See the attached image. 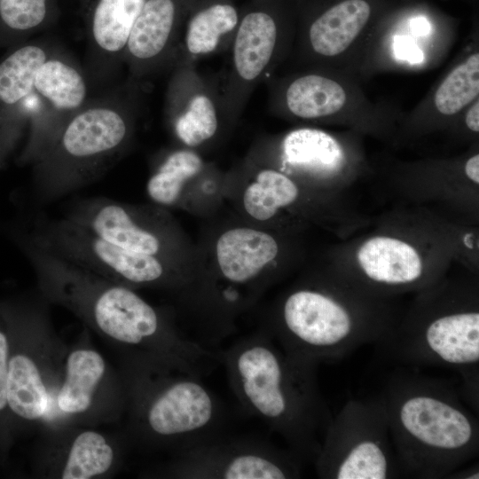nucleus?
I'll use <instances>...</instances> for the list:
<instances>
[{
    "label": "nucleus",
    "mask_w": 479,
    "mask_h": 479,
    "mask_svg": "<svg viewBox=\"0 0 479 479\" xmlns=\"http://www.w3.org/2000/svg\"><path fill=\"white\" fill-rule=\"evenodd\" d=\"M12 241L35 274L39 294L124 352L199 377L220 364L218 351L184 337L133 288L109 280L34 244L9 226Z\"/></svg>",
    "instance_id": "nucleus-1"
},
{
    "label": "nucleus",
    "mask_w": 479,
    "mask_h": 479,
    "mask_svg": "<svg viewBox=\"0 0 479 479\" xmlns=\"http://www.w3.org/2000/svg\"><path fill=\"white\" fill-rule=\"evenodd\" d=\"M218 352L245 412L279 434L303 463L314 462L333 418L319 389L318 365L286 351L268 330Z\"/></svg>",
    "instance_id": "nucleus-2"
},
{
    "label": "nucleus",
    "mask_w": 479,
    "mask_h": 479,
    "mask_svg": "<svg viewBox=\"0 0 479 479\" xmlns=\"http://www.w3.org/2000/svg\"><path fill=\"white\" fill-rule=\"evenodd\" d=\"M379 396L403 475L448 478L477 457L478 419L450 381L402 366Z\"/></svg>",
    "instance_id": "nucleus-3"
},
{
    "label": "nucleus",
    "mask_w": 479,
    "mask_h": 479,
    "mask_svg": "<svg viewBox=\"0 0 479 479\" xmlns=\"http://www.w3.org/2000/svg\"><path fill=\"white\" fill-rule=\"evenodd\" d=\"M401 315L390 298L369 294L334 271L287 292L267 330L286 351L318 365L381 345Z\"/></svg>",
    "instance_id": "nucleus-4"
},
{
    "label": "nucleus",
    "mask_w": 479,
    "mask_h": 479,
    "mask_svg": "<svg viewBox=\"0 0 479 479\" xmlns=\"http://www.w3.org/2000/svg\"><path fill=\"white\" fill-rule=\"evenodd\" d=\"M140 82L90 98L67 116L37 150L32 167L34 201L44 206L87 187L124 155L141 110Z\"/></svg>",
    "instance_id": "nucleus-5"
},
{
    "label": "nucleus",
    "mask_w": 479,
    "mask_h": 479,
    "mask_svg": "<svg viewBox=\"0 0 479 479\" xmlns=\"http://www.w3.org/2000/svg\"><path fill=\"white\" fill-rule=\"evenodd\" d=\"M49 39L28 40L0 59V170L27 128L20 153L27 161L69 114L89 98L79 65Z\"/></svg>",
    "instance_id": "nucleus-6"
},
{
    "label": "nucleus",
    "mask_w": 479,
    "mask_h": 479,
    "mask_svg": "<svg viewBox=\"0 0 479 479\" xmlns=\"http://www.w3.org/2000/svg\"><path fill=\"white\" fill-rule=\"evenodd\" d=\"M376 348L402 366L456 372L461 380V397L478 412L479 297L475 280L444 277L417 292L391 335Z\"/></svg>",
    "instance_id": "nucleus-7"
},
{
    "label": "nucleus",
    "mask_w": 479,
    "mask_h": 479,
    "mask_svg": "<svg viewBox=\"0 0 479 479\" xmlns=\"http://www.w3.org/2000/svg\"><path fill=\"white\" fill-rule=\"evenodd\" d=\"M121 377L129 436L173 452L224 432L227 412L201 377L141 357H125Z\"/></svg>",
    "instance_id": "nucleus-8"
},
{
    "label": "nucleus",
    "mask_w": 479,
    "mask_h": 479,
    "mask_svg": "<svg viewBox=\"0 0 479 479\" xmlns=\"http://www.w3.org/2000/svg\"><path fill=\"white\" fill-rule=\"evenodd\" d=\"M361 82L335 69L300 68L269 81V111L288 121L342 126L393 142L404 112L370 99Z\"/></svg>",
    "instance_id": "nucleus-9"
},
{
    "label": "nucleus",
    "mask_w": 479,
    "mask_h": 479,
    "mask_svg": "<svg viewBox=\"0 0 479 479\" xmlns=\"http://www.w3.org/2000/svg\"><path fill=\"white\" fill-rule=\"evenodd\" d=\"M296 32L294 0H249L218 77L225 124H235L253 91L292 52Z\"/></svg>",
    "instance_id": "nucleus-10"
},
{
    "label": "nucleus",
    "mask_w": 479,
    "mask_h": 479,
    "mask_svg": "<svg viewBox=\"0 0 479 479\" xmlns=\"http://www.w3.org/2000/svg\"><path fill=\"white\" fill-rule=\"evenodd\" d=\"M48 304L39 294L36 301L15 305L22 340L11 350L7 381L9 410L45 431L56 427L55 397L67 349L53 331Z\"/></svg>",
    "instance_id": "nucleus-11"
},
{
    "label": "nucleus",
    "mask_w": 479,
    "mask_h": 479,
    "mask_svg": "<svg viewBox=\"0 0 479 479\" xmlns=\"http://www.w3.org/2000/svg\"><path fill=\"white\" fill-rule=\"evenodd\" d=\"M39 247L97 275L134 289L181 284L170 263L115 246L63 216L36 211L11 224Z\"/></svg>",
    "instance_id": "nucleus-12"
},
{
    "label": "nucleus",
    "mask_w": 479,
    "mask_h": 479,
    "mask_svg": "<svg viewBox=\"0 0 479 479\" xmlns=\"http://www.w3.org/2000/svg\"><path fill=\"white\" fill-rule=\"evenodd\" d=\"M296 32L291 54L300 68L335 69L357 77L381 20L377 0H294Z\"/></svg>",
    "instance_id": "nucleus-13"
},
{
    "label": "nucleus",
    "mask_w": 479,
    "mask_h": 479,
    "mask_svg": "<svg viewBox=\"0 0 479 479\" xmlns=\"http://www.w3.org/2000/svg\"><path fill=\"white\" fill-rule=\"evenodd\" d=\"M444 242L404 232H377L357 240L348 261L334 270L351 284L373 295L391 298L419 292L444 277Z\"/></svg>",
    "instance_id": "nucleus-14"
},
{
    "label": "nucleus",
    "mask_w": 479,
    "mask_h": 479,
    "mask_svg": "<svg viewBox=\"0 0 479 479\" xmlns=\"http://www.w3.org/2000/svg\"><path fill=\"white\" fill-rule=\"evenodd\" d=\"M323 479H388L404 475L379 395L350 399L332 418L314 460Z\"/></svg>",
    "instance_id": "nucleus-15"
},
{
    "label": "nucleus",
    "mask_w": 479,
    "mask_h": 479,
    "mask_svg": "<svg viewBox=\"0 0 479 479\" xmlns=\"http://www.w3.org/2000/svg\"><path fill=\"white\" fill-rule=\"evenodd\" d=\"M303 462L288 448L224 432L174 452L161 475L180 479H293Z\"/></svg>",
    "instance_id": "nucleus-16"
},
{
    "label": "nucleus",
    "mask_w": 479,
    "mask_h": 479,
    "mask_svg": "<svg viewBox=\"0 0 479 479\" xmlns=\"http://www.w3.org/2000/svg\"><path fill=\"white\" fill-rule=\"evenodd\" d=\"M125 411V391L104 357L87 344L67 349L55 397L56 428L116 420Z\"/></svg>",
    "instance_id": "nucleus-17"
},
{
    "label": "nucleus",
    "mask_w": 479,
    "mask_h": 479,
    "mask_svg": "<svg viewBox=\"0 0 479 479\" xmlns=\"http://www.w3.org/2000/svg\"><path fill=\"white\" fill-rule=\"evenodd\" d=\"M361 136L336 134L316 127L293 129L278 138L279 170L316 185L342 190L366 169L360 145Z\"/></svg>",
    "instance_id": "nucleus-18"
},
{
    "label": "nucleus",
    "mask_w": 479,
    "mask_h": 479,
    "mask_svg": "<svg viewBox=\"0 0 479 479\" xmlns=\"http://www.w3.org/2000/svg\"><path fill=\"white\" fill-rule=\"evenodd\" d=\"M61 216L128 251L166 262L170 255L169 224L154 211L95 196L70 201Z\"/></svg>",
    "instance_id": "nucleus-19"
},
{
    "label": "nucleus",
    "mask_w": 479,
    "mask_h": 479,
    "mask_svg": "<svg viewBox=\"0 0 479 479\" xmlns=\"http://www.w3.org/2000/svg\"><path fill=\"white\" fill-rule=\"evenodd\" d=\"M454 33L428 15L415 12L383 19L376 27L363 57L357 76L379 71L426 69L441 61L453 42Z\"/></svg>",
    "instance_id": "nucleus-20"
},
{
    "label": "nucleus",
    "mask_w": 479,
    "mask_h": 479,
    "mask_svg": "<svg viewBox=\"0 0 479 479\" xmlns=\"http://www.w3.org/2000/svg\"><path fill=\"white\" fill-rule=\"evenodd\" d=\"M38 454V475L59 479H98L117 471L121 444L90 426L67 424L45 431Z\"/></svg>",
    "instance_id": "nucleus-21"
},
{
    "label": "nucleus",
    "mask_w": 479,
    "mask_h": 479,
    "mask_svg": "<svg viewBox=\"0 0 479 479\" xmlns=\"http://www.w3.org/2000/svg\"><path fill=\"white\" fill-rule=\"evenodd\" d=\"M195 0H145L124 55L129 79L143 82L172 69L186 17Z\"/></svg>",
    "instance_id": "nucleus-22"
},
{
    "label": "nucleus",
    "mask_w": 479,
    "mask_h": 479,
    "mask_svg": "<svg viewBox=\"0 0 479 479\" xmlns=\"http://www.w3.org/2000/svg\"><path fill=\"white\" fill-rule=\"evenodd\" d=\"M165 99V117L175 137L186 148L211 140L224 123L216 79L200 74L195 64L171 70Z\"/></svg>",
    "instance_id": "nucleus-23"
},
{
    "label": "nucleus",
    "mask_w": 479,
    "mask_h": 479,
    "mask_svg": "<svg viewBox=\"0 0 479 479\" xmlns=\"http://www.w3.org/2000/svg\"><path fill=\"white\" fill-rule=\"evenodd\" d=\"M479 98L477 44L464 53L410 112L404 113L394 143L449 130L461 113Z\"/></svg>",
    "instance_id": "nucleus-24"
},
{
    "label": "nucleus",
    "mask_w": 479,
    "mask_h": 479,
    "mask_svg": "<svg viewBox=\"0 0 479 479\" xmlns=\"http://www.w3.org/2000/svg\"><path fill=\"white\" fill-rule=\"evenodd\" d=\"M145 0H91L85 12L83 69L90 87L110 84L124 66L135 21Z\"/></svg>",
    "instance_id": "nucleus-25"
},
{
    "label": "nucleus",
    "mask_w": 479,
    "mask_h": 479,
    "mask_svg": "<svg viewBox=\"0 0 479 479\" xmlns=\"http://www.w3.org/2000/svg\"><path fill=\"white\" fill-rule=\"evenodd\" d=\"M392 176L395 186L411 199L454 200L459 206L461 197L478 198L479 153L474 150L452 159L404 162Z\"/></svg>",
    "instance_id": "nucleus-26"
},
{
    "label": "nucleus",
    "mask_w": 479,
    "mask_h": 479,
    "mask_svg": "<svg viewBox=\"0 0 479 479\" xmlns=\"http://www.w3.org/2000/svg\"><path fill=\"white\" fill-rule=\"evenodd\" d=\"M240 16V7L233 0H195L185 20L172 69L196 64L206 56L226 53Z\"/></svg>",
    "instance_id": "nucleus-27"
},
{
    "label": "nucleus",
    "mask_w": 479,
    "mask_h": 479,
    "mask_svg": "<svg viewBox=\"0 0 479 479\" xmlns=\"http://www.w3.org/2000/svg\"><path fill=\"white\" fill-rule=\"evenodd\" d=\"M279 251L276 239L265 232L247 227L230 229L216 242L220 275L231 287L252 286Z\"/></svg>",
    "instance_id": "nucleus-28"
},
{
    "label": "nucleus",
    "mask_w": 479,
    "mask_h": 479,
    "mask_svg": "<svg viewBox=\"0 0 479 479\" xmlns=\"http://www.w3.org/2000/svg\"><path fill=\"white\" fill-rule=\"evenodd\" d=\"M59 17L58 0H0V48H12L49 28Z\"/></svg>",
    "instance_id": "nucleus-29"
},
{
    "label": "nucleus",
    "mask_w": 479,
    "mask_h": 479,
    "mask_svg": "<svg viewBox=\"0 0 479 479\" xmlns=\"http://www.w3.org/2000/svg\"><path fill=\"white\" fill-rule=\"evenodd\" d=\"M203 167L201 157L192 149L182 147L167 152L159 159L147 181L149 199L158 206L174 205L185 185Z\"/></svg>",
    "instance_id": "nucleus-30"
},
{
    "label": "nucleus",
    "mask_w": 479,
    "mask_h": 479,
    "mask_svg": "<svg viewBox=\"0 0 479 479\" xmlns=\"http://www.w3.org/2000/svg\"><path fill=\"white\" fill-rule=\"evenodd\" d=\"M299 196L300 188L294 178L278 169L264 168L246 188L243 205L252 218L266 221L294 204Z\"/></svg>",
    "instance_id": "nucleus-31"
},
{
    "label": "nucleus",
    "mask_w": 479,
    "mask_h": 479,
    "mask_svg": "<svg viewBox=\"0 0 479 479\" xmlns=\"http://www.w3.org/2000/svg\"><path fill=\"white\" fill-rule=\"evenodd\" d=\"M7 304H0V413L8 408L7 381L11 355L10 335L6 331Z\"/></svg>",
    "instance_id": "nucleus-32"
},
{
    "label": "nucleus",
    "mask_w": 479,
    "mask_h": 479,
    "mask_svg": "<svg viewBox=\"0 0 479 479\" xmlns=\"http://www.w3.org/2000/svg\"><path fill=\"white\" fill-rule=\"evenodd\" d=\"M449 131L463 133L467 139H477L479 134V98L472 102L458 117Z\"/></svg>",
    "instance_id": "nucleus-33"
},
{
    "label": "nucleus",
    "mask_w": 479,
    "mask_h": 479,
    "mask_svg": "<svg viewBox=\"0 0 479 479\" xmlns=\"http://www.w3.org/2000/svg\"><path fill=\"white\" fill-rule=\"evenodd\" d=\"M448 478H464V479H478L479 467L478 465L470 466L465 468H459L452 472Z\"/></svg>",
    "instance_id": "nucleus-34"
},
{
    "label": "nucleus",
    "mask_w": 479,
    "mask_h": 479,
    "mask_svg": "<svg viewBox=\"0 0 479 479\" xmlns=\"http://www.w3.org/2000/svg\"><path fill=\"white\" fill-rule=\"evenodd\" d=\"M81 5V8L84 11L91 0H78Z\"/></svg>",
    "instance_id": "nucleus-35"
}]
</instances>
